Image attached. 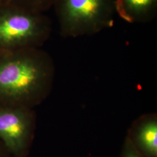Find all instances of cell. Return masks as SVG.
Listing matches in <instances>:
<instances>
[{
	"label": "cell",
	"mask_w": 157,
	"mask_h": 157,
	"mask_svg": "<svg viewBox=\"0 0 157 157\" xmlns=\"http://www.w3.org/2000/svg\"><path fill=\"white\" fill-rule=\"evenodd\" d=\"M51 32V21L44 13L0 5V52L41 48Z\"/></svg>",
	"instance_id": "3"
},
{
	"label": "cell",
	"mask_w": 157,
	"mask_h": 157,
	"mask_svg": "<svg viewBox=\"0 0 157 157\" xmlns=\"http://www.w3.org/2000/svg\"><path fill=\"white\" fill-rule=\"evenodd\" d=\"M128 135L135 147L147 157H157V119L155 114L139 118Z\"/></svg>",
	"instance_id": "5"
},
{
	"label": "cell",
	"mask_w": 157,
	"mask_h": 157,
	"mask_svg": "<svg viewBox=\"0 0 157 157\" xmlns=\"http://www.w3.org/2000/svg\"><path fill=\"white\" fill-rule=\"evenodd\" d=\"M115 8L127 22H148L157 14V0H115Z\"/></svg>",
	"instance_id": "6"
},
{
	"label": "cell",
	"mask_w": 157,
	"mask_h": 157,
	"mask_svg": "<svg viewBox=\"0 0 157 157\" xmlns=\"http://www.w3.org/2000/svg\"><path fill=\"white\" fill-rule=\"evenodd\" d=\"M53 7L65 38L94 35L113 26L115 0H56Z\"/></svg>",
	"instance_id": "2"
},
{
	"label": "cell",
	"mask_w": 157,
	"mask_h": 157,
	"mask_svg": "<svg viewBox=\"0 0 157 157\" xmlns=\"http://www.w3.org/2000/svg\"><path fill=\"white\" fill-rule=\"evenodd\" d=\"M122 157H144L135 147L129 136H127Z\"/></svg>",
	"instance_id": "8"
},
{
	"label": "cell",
	"mask_w": 157,
	"mask_h": 157,
	"mask_svg": "<svg viewBox=\"0 0 157 157\" xmlns=\"http://www.w3.org/2000/svg\"><path fill=\"white\" fill-rule=\"evenodd\" d=\"M0 157H13L0 142Z\"/></svg>",
	"instance_id": "9"
},
{
	"label": "cell",
	"mask_w": 157,
	"mask_h": 157,
	"mask_svg": "<svg viewBox=\"0 0 157 157\" xmlns=\"http://www.w3.org/2000/svg\"><path fill=\"white\" fill-rule=\"evenodd\" d=\"M33 109L0 108V142L13 157H23L36 129Z\"/></svg>",
	"instance_id": "4"
},
{
	"label": "cell",
	"mask_w": 157,
	"mask_h": 157,
	"mask_svg": "<svg viewBox=\"0 0 157 157\" xmlns=\"http://www.w3.org/2000/svg\"><path fill=\"white\" fill-rule=\"evenodd\" d=\"M56 0H0V5L14 6L29 11L44 13L53 7Z\"/></svg>",
	"instance_id": "7"
},
{
	"label": "cell",
	"mask_w": 157,
	"mask_h": 157,
	"mask_svg": "<svg viewBox=\"0 0 157 157\" xmlns=\"http://www.w3.org/2000/svg\"><path fill=\"white\" fill-rule=\"evenodd\" d=\"M54 76V61L41 48L0 52V108L33 109L50 93Z\"/></svg>",
	"instance_id": "1"
}]
</instances>
